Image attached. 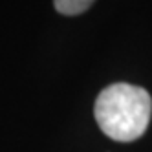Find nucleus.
Listing matches in <instances>:
<instances>
[{
  "label": "nucleus",
  "mask_w": 152,
  "mask_h": 152,
  "mask_svg": "<svg viewBox=\"0 0 152 152\" xmlns=\"http://www.w3.org/2000/svg\"><path fill=\"white\" fill-rule=\"evenodd\" d=\"M95 0H53L55 9L61 15L73 17V15H81L88 9Z\"/></svg>",
  "instance_id": "f03ea898"
},
{
  "label": "nucleus",
  "mask_w": 152,
  "mask_h": 152,
  "mask_svg": "<svg viewBox=\"0 0 152 152\" xmlns=\"http://www.w3.org/2000/svg\"><path fill=\"white\" fill-rule=\"evenodd\" d=\"M94 114L108 137L128 143L145 134L152 115V97L141 86L115 83L97 95Z\"/></svg>",
  "instance_id": "f257e3e1"
}]
</instances>
